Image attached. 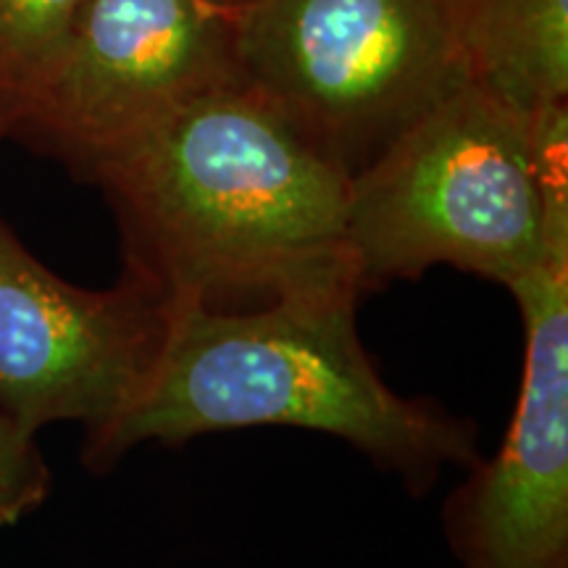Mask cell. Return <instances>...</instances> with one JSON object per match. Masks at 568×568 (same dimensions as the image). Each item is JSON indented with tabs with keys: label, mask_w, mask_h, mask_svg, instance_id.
Returning <instances> with one entry per match:
<instances>
[{
	"label": "cell",
	"mask_w": 568,
	"mask_h": 568,
	"mask_svg": "<svg viewBox=\"0 0 568 568\" xmlns=\"http://www.w3.org/2000/svg\"><path fill=\"white\" fill-rule=\"evenodd\" d=\"M74 174L101 187L124 268L172 303L237 311L297 293H361L351 174L240 80L190 98Z\"/></svg>",
	"instance_id": "cell-1"
},
{
	"label": "cell",
	"mask_w": 568,
	"mask_h": 568,
	"mask_svg": "<svg viewBox=\"0 0 568 568\" xmlns=\"http://www.w3.org/2000/svg\"><path fill=\"white\" fill-rule=\"evenodd\" d=\"M358 297L297 293L247 311L174 303L159 364L116 422L84 437V466L105 471L142 443L247 426L335 435L414 493L447 466H477V424L382 379L355 326Z\"/></svg>",
	"instance_id": "cell-2"
},
{
	"label": "cell",
	"mask_w": 568,
	"mask_h": 568,
	"mask_svg": "<svg viewBox=\"0 0 568 568\" xmlns=\"http://www.w3.org/2000/svg\"><path fill=\"white\" fill-rule=\"evenodd\" d=\"M351 243L361 293L456 266L514 284L568 247L539 190L531 113L464 80L351 176Z\"/></svg>",
	"instance_id": "cell-3"
},
{
	"label": "cell",
	"mask_w": 568,
	"mask_h": 568,
	"mask_svg": "<svg viewBox=\"0 0 568 568\" xmlns=\"http://www.w3.org/2000/svg\"><path fill=\"white\" fill-rule=\"evenodd\" d=\"M466 0H240V82L358 174L468 80Z\"/></svg>",
	"instance_id": "cell-4"
},
{
	"label": "cell",
	"mask_w": 568,
	"mask_h": 568,
	"mask_svg": "<svg viewBox=\"0 0 568 568\" xmlns=\"http://www.w3.org/2000/svg\"><path fill=\"white\" fill-rule=\"evenodd\" d=\"M172 305L126 268L111 290L61 280L0 216V416L30 435L103 432L159 364Z\"/></svg>",
	"instance_id": "cell-5"
},
{
	"label": "cell",
	"mask_w": 568,
	"mask_h": 568,
	"mask_svg": "<svg viewBox=\"0 0 568 568\" xmlns=\"http://www.w3.org/2000/svg\"><path fill=\"white\" fill-rule=\"evenodd\" d=\"M234 80L232 0H88L13 140L77 172L113 142Z\"/></svg>",
	"instance_id": "cell-6"
},
{
	"label": "cell",
	"mask_w": 568,
	"mask_h": 568,
	"mask_svg": "<svg viewBox=\"0 0 568 568\" xmlns=\"http://www.w3.org/2000/svg\"><path fill=\"white\" fill-rule=\"evenodd\" d=\"M527 335L508 435L445 503L460 568H568V247L508 284Z\"/></svg>",
	"instance_id": "cell-7"
},
{
	"label": "cell",
	"mask_w": 568,
	"mask_h": 568,
	"mask_svg": "<svg viewBox=\"0 0 568 568\" xmlns=\"http://www.w3.org/2000/svg\"><path fill=\"white\" fill-rule=\"evenodd\" d=\"M468 80L521 113L568 101V0H466Z\"/></svg>",
	"instance_id": "cell-8"
},
{
	"label": "cell",
	"mask_w": 568,
	"mask_h": 568,
	"mask_svg": "<svg viewBox=\"0 0 568 568\" xmlns=\"http://www.w3.org/2000/svg\"><path fill=\"white\" fill-rule=\"evenodd\" d=\"M88 0H0V140L13 138L80 24Z\"/></svg>",
	"instance_id": "cell-9"
},
{
	"label": "cell",
	"mask_w": 568,
	"mask_h": 568,
	"mask_svg": "<svg viewBox=\"0 0 568 568\" xmlns=\"http://www.w3.org/2000/svg\"><path fill=\"white\" fill-rule=\"evenodd\" d=\"M51 495V468L34 435L0 416V529L32 514Z\"/></svg>",
	"instance_id": "cell-10"
},
{
	"label": "cell",
	"mask_w": 568,
	"mask_h": 568,
	"mask_svg": "<svg viewBox=\"0 0 568 568\" xmlns=\"http://www.w3.org/2000/svg\"><path fill=\"white\" fill-rule=\"evenodd\" d=\"M232 3H240V0H232Z\"/></svg>",
	"instance_id": "cell-11"
}]
</instances>
